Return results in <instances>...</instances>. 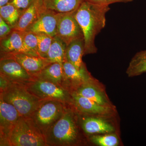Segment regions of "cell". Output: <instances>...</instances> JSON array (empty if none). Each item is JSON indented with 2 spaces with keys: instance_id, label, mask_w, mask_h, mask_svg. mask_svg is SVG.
<instances>
[{
  "instance_id": "2",
  "label": "cell",
  "mask_w": 146,
  "mask_h": 146,
  "mask_svg": "<svg viewBox=\"0 0 146 146\" xmlns=\"http://www.w3.org/2000/svg\"><path fill=\"white\" fill-rule=\"evenodd\" d=\"M0 97L13 106L21 117H30L44 100L31 94L25 84L11 82L5 90L1 92Z\"/></svg>"
},
{
  "instance_id": "21",
  "label": "cell",
  "mask_w": 146,
  "mask_h": 146,
  "mask_svg": "<svg viewBox=\"0 0 146 146\" xmlns=\"http://www.w3.org/2000/svg\"><path fill=\"white\" fill-rule=\"evenodd\" d=\"M66 47L65 43L58 36H54L46 59L50 63H58L63 65L65 60Z\"/></svg>"
},
{
  "instance_id": "27",
  "label": "cell",
  "mask_w": 146,
  "mask_h": 146,
  "mask_svg": "<svg viewBox=\"0 0 146 146\" xmlns=\"http://www.w3.org/2000/svg\"><path fill=\"white\" fill-rule=\"evenodd\" d=\"M12 28L0 17V39L4 38L12 31Z\"/></svg>"
},
{
  "instance_id": "25",
  "label": "cell",
  "mask_w": 146,
  "mask_h": 146,
  "mask_svg": "<svg viewBox=\"0 0 146 146\" xmlns=\"http://www.w3.org/2000/svg\"><path fill=\"white\" fill-rule=\"evenodd\" d=\"M38 39V54L42 58H46L53 37L44 33H36Z\"/></svg>"
},
{
  "instance_id": "17",
  "label": "cell",
  "mask_w": 146,
  "mask_h": 146,
  "mask_svg": "<svg viewBox=\"0 0 146 146\" xmlns=\"http://www.w3.org/2000/svg\"><path fill=\"white\" fill-rule=\"evenodd\" d=\"M34 78L50 82L65 88L63 65L58 63H50L35 76Z\"/></svg>"
},
{
  "instance_id": "18",
  "label": "cell",
  "mask_w": 146,
  "mask_h": 146,
  "mask_svg": "<svg viewBox=\"0 0 146 146\" xmlns=\"http://www.w3.org/2000/svg\"><path fill=\"white\" fill-rule=\"evenodd\" d=\"M84 0H43L45 8L58 13L75 11Z\"/></svg>"
},
{
  "instance_id": "23",
  "label": "cell",
  "mask_w": 146,
  "mask_h": 146,
  "mask_svg": "<svg viewBox=\"0 0 146 146\" xmlns=\"http://www.w3.org/2000/svg\"><path fill=\"white\" fill-rule=\"evenodd\" d=\"M21 13V11L10 3L0 7V17L12 28L17 24Z\"/></svg>"
},
{
  "instance_id": "29",
  "label": "cell",
  "mask_w": 146,
  "mask_h": 146,
  "mask_svg": "<svg viewBox=\"0 0 146 146\" xmlns=\"http://www.w3.org/2000/svg\"><path fill=\"white\" fill-rule=\"evenodd\" d=\"M90 2L101 5H109L116 3H127L133 0H86Z\"/></svg>"
},
{
  "instance_id": "26",
  "label": "cell",
  "mask_w": 146,
  "mask_h": 146,
  "mask_svg": "<svg viewBox=\"0 0 146 146\" xmlns=\"http://www.w3.org/2000/svg\"><path fill=\"white\" fill-rule=\"evenodd\" d=\"M92 143L101 146H116L119 144L118 138L115 135L94 136L91 138Z\"/></svg>"
},
{
  "instance_id": "19",
  "label": "cell",
  "mask_w": 146,
  "mask_h": 146,
  "mask_svg": "<svg viewBox=\"0 0 146 146\" xmlns=\"http://www.w3.org/2000/svg\"><path fill=\"white\" fill-rule=\"evenodd\" d=\"M84 131L88 134L109 133L114 130V128L104 120L94 117L85 118L82 123Z\"/></svg>"
},
{
  "instance_id": "8",
  "label": "cell",
  "mask_w": 146,
  "mask_h": 146,
  "mask_svg": "<svg viewBox=\"0 0 146 146\" xmlns=\"http://www.w3.org/2000/svg\"><path fill=\"white\" fill-rule=\"evenodd\" d=\"M21 117L14 106L0 97V146H9L11 131Z\"/></svg>"
},
{
  "instance_id": "3",
  "label": "cell",
  "mask_w": 146,
  "mask_h": 146,
  "mask_svg": "<svg viewBox=\"0 0 146 146\" xmlns=\"http://www.w3.org/2000/svg\"><path fill=\"white\" fill-rule=\"evenodd\" d=\"M48 146H69L77 140L78 131L72 112L68 107L45 133Z\"/></svg>"
},
{
  "instance_id": "20",
  "label": "cell",
  "mask_w": 146,
  "mask_h": 146,
  "mask_svg": "<svg viewBox=\"0 0 146 146\" xmlns=\"http://www.w3.org/2000/svg\"><path fill=\"white\" fill-rule=\"evenodd\" d=\"M92 81L82 84L72 93L85 97L101 105L106 106L107 102L104 96L99 89L92 84Z\"/></svg>"
},
{
  "instance_id": "30",
  "label": "cell",
  "mask_w": 146,
  "mask_h": 146,
  "mask_svg": "<svg viewBox=\"0 0 146 146\" xmlns=\"http://www.w3.org/2000/svg\"><path fill=\"white\" fill-rule=\"evenodd\" d=\"M11 0H0V7L8 4Z\"/></svg>"
},
{
  "instance_id": "15",
  "label": "cell",
  "mask_w": 146,
  "mask_h": 146,
  "mask_svg": "<svg viewBox=\"0 0 146 146\" xmlns=\"http://www.w3.org/2000/svg\"><path fill=\"white\" fill-rule=\"evenodd\" d=\"M72 102L80 112L86 113L104 114L109 112L107 106L101 105L96 102L75 93H72Z\"/></svg>"
},
{
  "instance_id": "24",
  "label": "cell",
  "mask_w": 146,
  "mask_h": 146,
  "mask_svg": "<svg viewBox=\"0 0 146 146\" xmlns=\"http://www.w3.org/2000/svg\"><path fill=\"white\" fill-rule=\"evenodd\" d=\"M23 44L25 53L34 56H39L37 50L38 39L36 33L30 31L24 32Z\"/></svg>"
},
{
  "instance_id": "1",
  "label": "cell",
  "mask_w": 146,
  "mask_h": 146,
  "mask_svg": "<svg viewBox=\"0 0 146 146\" xmlns=\"http://www.w3.org/2000/svg\"><path fill=\"white\" fill-rule=\"evenodd\" d=\"M110 9L109 5L96 4L84 0L74 11L76 19L83 33L85 54L97 52L95 38L105 26L106 14Z\"/></svg>"
},
{
  "instance_id": "5",
  "label": "cell",
  "mask_w": 146,
  "mask_h": 146,
  "mask_svg": "<svg viewBox=\"0 0 146 146\" xmlns=\"http://www.w3.org/2000/svg\"><path fill=\"white\" fill-rule=\"evenodd\" d=\"M67 105L55 100H44L30 118L45 135L50 128L61 117L67 108Z\"/></svg>"
},
{
  "instance_id": "10",
  "label": "cell",
  "mask_w": 146,
  "mask_h": 146,
  "mask_svg": "<svg viewBox=\"0 0 146 146\" xmlns=\"http://www.w3.org/2000/svg\"><path fill=\"white\" fill-rule=\"evenodd\" d=\"M62 65L65 78L64 87L71 93L72 89L73 91L74 89L76 90L82 84L92 81L91 76L84 63L80 69L65 60Z\"/></svg>"
},
{
  "instance_id": "4",
  "label": "cell",
  "mask_w": 146,
  "mask_h": 146,
  "mask_svg": "<svg viewBox=\"0 0 146 146\" xmlns=\"http://www.w3.org/2000/svg\"><path fill=\"white\" fill-rule=\"evenodd\" d=\"M44 135L30 117H21L14 126L9 146H46Z\"/></svg>"
},
{
  "instance_id": "14",
  "label": "cell",
  "mask_w": 146,
  "mask_h": 146,
  "mask_svg": "<svg viewBox=\"0 0 146 146\" xmlns=\"http://www.w3.org/2000/svg\"><path fill=\"white\" fill-rule=\"evenodd\" d=\"M24 32L12 30L8 35L1 39V55L18 52L25 53Z\"/></svg>"
},
{
  "instance_id": "11",
  "label": "cell",
  "mask_w": 146,
  "mask_h": 146,
  "mask_svg": "<svg viewBox=\"0 0 146 146\" xmlns=\"http://www.w3.org/2000/svg\"><path fill=\"white\" fill-rule=\"evenodd\" d=\"M58 13L45 9L39 18L26 31L35 33H44L50 36H56Z\"/></svg>"
},
{
  "instance_id": "7",
  "label": "cell",
  "mask_w": 146,
  "mask_h": 146,
  "mask_svg": "<svg viewBox=\"0 0 146 146\" xmlns=\"http://www.w3.org/2000/svg\"><path fill=\"white\" fill-rule=\"evenodd\" d=\"M56 36L66 46L76 39L84 37L81 27L75 16L74 11L58 13Z\"/></svg>"
},
{
  "instance_id": "12",
  "label": "cell",
  "mask_w": 146,
  "mask_h": 146,
  "mask_svg": "<svg viewBox=\"0 0 146 146\" xmlns=\"http://www.w3.org/2000/svg\"><path fill=\"white\" fill-rule=\"evenodd\" d=\"M1 56H8L15 59L34 78L46 66L51 63L46 58L24 53H15L2 55Z\"/></svg>"
},
{
  "instance_id": "16",
  "label": "cell",
  "mask_w": 146,
  "mask_h": 146,
  "mask_svg": "<svg viewBox=\"0 0 146 146\" xmlns=\"http://www.w3.org/2000/svg\"><path fill=\"white\" fill-rule=\"evenodd\" d=\"M85 55V42L84 37L76 39L66 46L65 60L80 69L83 64L82 57Z\"/></svg>"
},
{
  "instance_id": "6",
  "label": "cell",
  "mask_w": 146,
  "mask_h": 146,
  "mask_svg": "<svg viewBox=\"0 0 146 146\" xmlns=\"http://www.w3.org/2000/svg\"><path fill=\"white\" fill-rule=\"evenodd\" d=\"M25 85L30 93L41 99L55 100L67 104L72 102L71 92L52 82L34 78Z\"/></svg>"
},
{
  "instance_id": "9",
  "label": "cell",
  "mask_w": 146,
  "mask_h": 146,
  "mask_svg": "<svg viewBox=\"0 0 146 146\" xmlns=\"http://www.w3.org/2000/svg\"><path fill=\"white\" fill-rule=\"evenodd\" d=\"M0 74L13 83L25 85L34 79L21 64L8 56H1Z\"/></svg>"
},
{
  "instance_id": "13",
  "label": "cell",
  "mask_w": 146,
  "mask_h": 146,
  "mask_svg": "<svg viewBox=\"0 0 146 146\" xmlns=\"http://www.w3.org/2000/svg\"><path fill=\"white\" fill-rule=\"evenodd\" d=\"M45 9L43 0H33L31 5L22 12L18 23L12 30L26 31L39 18Z\"/></svg>"
},
{
  "instance_id": "22",
  "label": "cell",
  "mask_w": 146,
  "mask_h": 146,
  "mask_svg": "<svg viewBox=\"0 0 146 146\" xmlns=\"http://www.w3.org/2000/svg\"><path fill=\"white\" fill-rule=\"evenodd\" d=\"M146 72V50L139 52L132 58L126 71L129 77L136 76Z\"/></svg>"
},
{
  "instance_id": "28",
  "label": "cell",
  "mask_w": 146,
  "mask_h": 146,
  "mask_svg": "<svg viewBox=\"0 0 146 146\" xmlns=\"http://www.w3.org/2000/svg\"><path fill=\"white\" fill-rule=\"evenodd\" d=\"M33 0H11L10 3L23 12L31 4Z\"/></svg>"
}]
</instances>
